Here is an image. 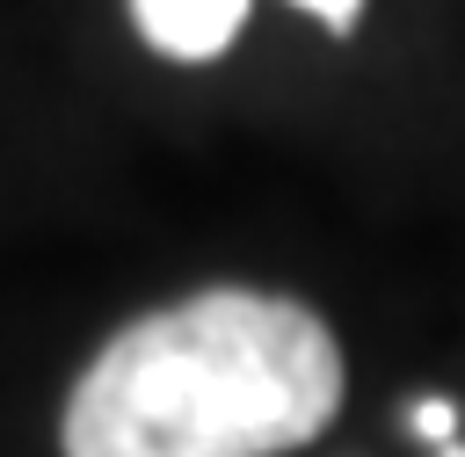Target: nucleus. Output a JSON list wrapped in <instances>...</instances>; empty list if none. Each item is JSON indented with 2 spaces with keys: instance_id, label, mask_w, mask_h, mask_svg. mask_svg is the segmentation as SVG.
I'll return each mask as SVG.
<instances>
[{
  "instance_id": "obj_1",
  "label": "nucleus",
  "mask_w": 465,
  "mask_h": 457,
  "mask_svg": "<svg viewBox=\"0 0 465 457\" xmlns=\"http://www.w3.org/2000/svg\"><path fill=\"white\" fill-rule=\"evenodd\" d=\"M341 406L320 312L203 290L131 319L65 399V457H283Z\"/></svg>"
},
{
  "instance_id": "obj_3",
  "label": "nucleus",
  "mask_w": 465,
  "mask_h": 457,
  "mask_svg": "<svg viewBox=\"0 0 465 457\" xmlns=\"http://www.w3.org/2000/svg\"><path fill=\"white\" fill-rule=\"evenodd\" d=\"M414 428H421L429 442H450V428H458V413H450L443 399H429V406H414Z\"/></svg>"
},
{
  "instance_id": "obj_4",
  "label": "nucleus",
  "mask_w": 465,
  "mask_h": 457,
  "mask_svg": "<svg viewBox=\"0 0 465 457\" xmlns=\"http://www.w3.org/2000/svg\"><path fill=\"white\" fill-rule=\"evenodd\" d=\"M298 7H305V15H320V22H334V29H349L363 0H298Z\"/></svg>"
},
{
  "instance_id": "obj_5",
  "label": "nucleus",
  "mask_w": 465,
  "mask_h": 457,
  "mask_svg": "<svg viewBox=\"0 0 465 457\" xmlns=\"http://www.w3.org/2000/svg\"><path fill=\"white\" fill-rule=\"evenodd\" d=\"M450 457H465V450H450Z\"/></svg>"
},
{
  "instance_id": "obj_2",
  "label": "nucleus",
  "mask_w": 465,
  "mask_h": 457,
  "mask_svg": "<svg viewBox=\"0 0 465 457\" xmlns=\"http://www.w3.org/2000/svg\"><path fill=\"white\" fill-rule=\"evenodd\" d=\"M138 15V36L160 51V58H218L240 22H247V0H131Z\"/></svg>"
}]
</instances>
